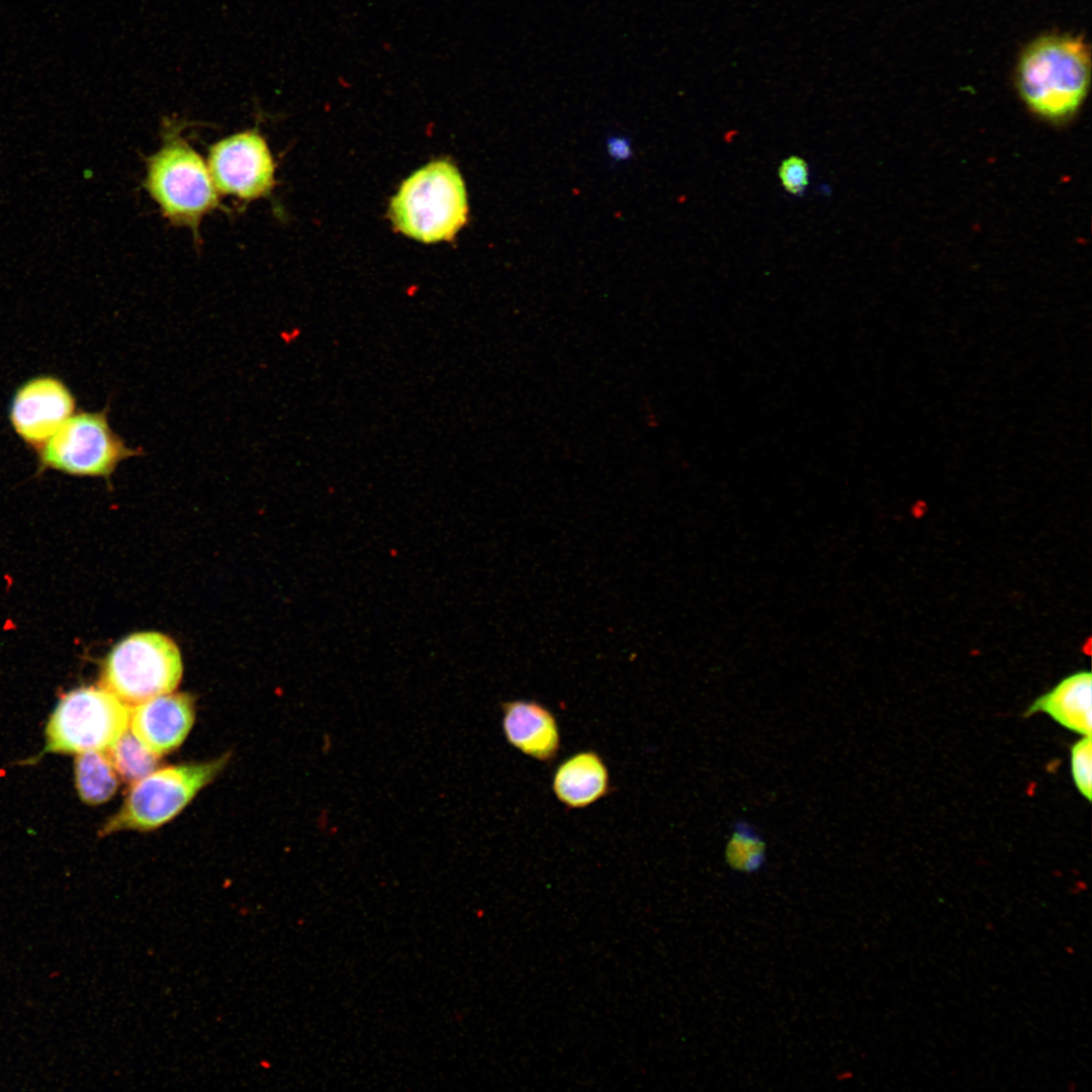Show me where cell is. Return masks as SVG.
Instances as JSON below:
<instances>
[{
    "instance_id": "obj_1",
    "label": "cell",
    "mask_w": 1092,
    "mask_h": 1092,
    "mask_svg": "<svg viewBox=\"0 0 1092 1092\" xmlns=\"http://www.w3.org/2000/svg\"><path fill=\"white\" fill-rule=\"evenodd\" d=\"M1088 47L1080 39L1045 36L1022 54L1017 87L1028 108L1052 122L1065 121L1081 106L1090 83Z\"/></svg>"
},
{
    "instance_id": "obj_2",
    "label": "cell",
    "mask_w": 1092,
    "mask_h": 1092,
    "mask_svg": "<svg viewBox=\"0 0 1092 1092\" xmlns=\"http://www.w3.org/2000/svg\"><path fill=\"white\" fill-rule=\"evenodd\" d=\"M464 182L457 168L435 161L407 178L391 199L397 231L424 243L451 241L467 220Z\"/></svg>"
},
{
    "instance_id": "obj_3",
    "label": "cell",
    "mask_w": 1092,
    "mask_h": 1092,
    "mask_svg": "<svg viewBox=\"0 0 1092 1092\" xmlns=\"http://www.w3.org/2000/svg\"><path fill=\"white\" fill-rule=\"evenodd\" d=\"M145 188L172 224L195 236L201 219L219 206L207 164L179 134L169 133L146 163Z\"/></svg>"
},
{
    "instance_id": "obj_4",
    "label": "cell",
    "mask_w": 1092,
    "mask_h": 1092,
    "mask_svg": "<svg viewBox=\"0 0 1092 1092\" xmlns=\"http://www.w3.org/2000/svg\"><path fill=\"white\" fill-rule=\"evenodd\" d=\"M229 758L230 755L224 754L210 761L184 763L151 772L132 784L120 809L100 833L147 831L164 825L223 769Z\"/></svg>"
},
{
    "instance_id": "obj_5",
    "label": "cell",
    "mask_w": 1092,
    "mask_h": 1092,
    "mask_svg": "<svg viewBox=\"0 0 1092 1092\" xmlns=\"http://www.w3.org/2000/svg\"><path fill=\"white\" fill-rule=\"evenodd\" d=\"M183 672L182 658L172 639L157 632L131 634L108 653L101 682L126 705L172 693Z\"/></svg>"
},
{
    "instance_id": "obj_6",
    "label": "cell",
    "mask_w": 1092,
    "mask_h": 1092,
    "mask_svg": "<svg viewBox=\"0 0 1092 1092\" xmlns=\"http://www.w3.org/2000/svg\"><path fill=\"white\" fill-rule=\"evenodd\" d=\"M129 710L103 687L73 690L61 698L50 717L44 751H107L127 730Z\"/></svg>"
},
{
    "instance_id": "obj_7",
    "label": "cell",
    "mask_w": 1092,
    "mask_h": 1092,
    "mask_svg": "<svg viewBox=\"0 0 1092 1092\" xmlns=\"http://www.w3.org/2000/svg\"><path fill=\"white\" fill-rule=\"evenodd\" d=\"M37 452L39 471L106 478L122 460L143 453L111 429L107 408L74 414Z\"/></svg>"
},
{
    "instance_id": "obj_8",
    "label": "cell",
    "mask_w": 1092,
    "mask_h": 1092,
    "mask_svg": "<svg viewBox=\"0 0 1092 1092\" xmlns=\"http://www.w3.org/2000/svg\"><path fill=\"white\" fill-rule=\"evenodd\" d=\"M208 169L219 194L252 201L275 185V163L257 129L224 138L209 149Z\"/></svg>"
},
{
    "instance_id": "obj_9",
    "label": "cell",
    "mask_w": 1092,
    "mask_h": 1092,
    "mask_svg": "<svg viewBox=\"0 0 1092 1092\" xmlns=\"http://www.w3.org/2000/svg\"><path fill=\"white\" fill-rule=\"evenodd\" d=\"M75 410V395L62 379L37 375L15 390L9 421L23 443L38 451Z\"/></svg>"
},
{
    "instance_id": "obj_10",
    "label": "cell",
    "mask_w": 1092,
    "mask_h": 1092,
    "mask_svg": "<svg viewBox=\"0 0 1092 1092\" xmlns=\"http://www.w3.org/2000/svg\"><path fill=\"white\" fill-rule=\"evenodd\" d=\"M193 722L194 701L184 693L157 696L133 705L129 710L130 731L148 749L160 756L182 744Z\"/></svg>"
},
{
    "instance_id": "obj_11",
    "label": "cell",
    "mask_w": 1092,
    "mask_h": 1092,
    "mask_svg": "<svg viewBox=\"0 0 1092 1092\" xmlns=\"http://www.w3.org/2000/svg\"><path fill=\"white\" fill-rule=\"evenodd\" d=\"M502 731L509 745L522 754L551 764L561 749L556 715L536 700L516 699L500 703Z\"/></svg>"
},
{
    "instance_id": "obj_12",
    "label": "cell",
    "mask_w": 1092,
    "mask_h": 1092,
    "mask_svg": "<svg viewBox=\"0 0 1092 1092\" xmlns=\"http://www.w3.org/2000/svg\"><path fill=\"white\" fill-rule=\"evenodd\" d=\"M551 790L567 810L585 809L609 796L614 788L604 757L583 749L563 758L555 767Z\"/></svg>"
},
{
    "instance_id": "obj_13",
    "label": "cell",
    "mask_w": 1092,
    "mask_h": 1092,
    "mask_svg": "<svg viewBox=\"0 0 1092 1092\" xmlns=\"http://www.w3.org/2000/svg\"><path fill=\"white\" fill-rule=\"evenodd\" d=\"M1034 713H1044L1062 727L1081 736H1091V672L1081 670L1064 677L1053 689L1038 697L1030 705L1026 715Z\"/></svg>"
},
{
    "instance_id": "obj_14",
    "label": "cell",
    "mask_w": 1092,
    "mask_h": 1092,
    "mask_svg": "<svg viewBox=\"0 0 1092 1092\" xmlns=\"http://www.w3.org/2000/svg\"><path fill=\"white\" fill-rule=\"evenodd\" d=\"M726 866L739 875H758L767 869V841L752 822L735 819L723 849Z\"/></svg>"
},
{
    "instance_id": "obj_15",
    "label": "cell",
    "mask_w": 1092,
    "mask_h": 1092,
    "mask_svg": "<svg viewBox=\"0 0 1092 1092\" xmlns=\"http://www.w3.org/2000/svg\"><path fill=\"white\" fill-rule=\"evenodd\" d=\"M74 767L76 788L83 802L98 805L108 801L116 792L118 775L105 751L78 753Z\"/></svg>"
},
{
    "instance_id": "obj_16",
    "label": "cell",
    "mask_w": 1092,
    "mask_h": 1092,
    "mask_svg": "<svg viewBox=\"0 0 1092 1092\" xmlns=\"http://www.w3.org/2000/svg\"><path fill=\"white\" fill-rule=\"evenodd\" d=\"M117 775L133 784L155 771L160 755L148 749L128 729L106 751Z\"/></svg>"
},
{
    "instance_id": "obj_17",
    "label": "cell",
    "mask_w": 1092,
    "mask_h": 1092,
    "mask_svg": "<svg viewBox=\"0 0 1092 1092\" xmlns=\"http://www.w3.org/2000/svg\"><path fill=\"white\" fill-rule=\"evenodd\" d=\"M1092 743L1091 736H1082L1071 747V774L1079 793L1091 800L1092 788Z\"/></svg>"
},
{
    "instance_id": "obj_18",
    "label": "cell",
    "mask_w": 1092,
    "mask_h": 1092,
    "mask_svg": "<svg viewBox=\"0 0 1092 1092\" xmlns=\"http://www.w3.org/2000/svg\"><path fill=\"white\" fill-rule=\"evenodd\" d=\"M778 177L788 194L802 196L810 182L809 165L804 158L791 155L781 162Z\"/></svg>"
},
{
    "instance_id": "obj_19",
    "label": "cell",
    "mask_w": 1092,
    "mask_h": 1092,
    "mask_svg": "<svg viewBox=\"0 0 1092 1092\" xmlns=\"http://www.w3.org/2000/svg\"><path fill=\"white\" fill-rule=\"evenodd\" d=\"M607 150L615 162L626 161L632 156L631 142L625 136H610L607 141Z\"/></svg>"
}]
</instances>
